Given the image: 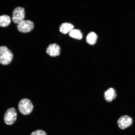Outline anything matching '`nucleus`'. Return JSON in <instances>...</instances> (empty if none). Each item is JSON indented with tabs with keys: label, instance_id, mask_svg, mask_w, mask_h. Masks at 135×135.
<instances>
[{
	"label": "nucleus",
	"instance_id": "1",
	"mask_svg": "<svg viewBox=\"0 0 135 135\" xmlns=\"http://www.w3.org/2000/svg\"><path fill=\"white\" fill-rule=\"evenodd\" d=\"M13 58V55L11 50L5 46L0 47V64L7 65L11 63Z\"/></svg>",
	"mask_w": 135,
	"mask_h": 135
},
{
	"label": "nucleus",
	"instance_id": "2",
	"mask_svg": "<svg viewBox=\"0 0 135 135\" xmlns=\"http://www.w3.org/2000/svg\"><path fill=\"white\" fill-rule=\"evenodd\" d=\"M18 107L20 112L24 115L30 114L33 108L32 103L29 99L27 98L21 99L18 103Z\"/></svg>",
	"mask_w": 135,
	"mask_h": 135
},
{
	"label": "nucleus",
	"instance_id": "3",
	"mask_svg": "<svg viewBox=\"0 0 135 135\" xmlns=\"http://www.w3.org/2000/svg\"><path fill=\"white\" fill-rule=\"evenodd\" d=\"M17 116V111L14 108L8 109L4 114V120L5 123L8 125L13 124L16 120Z\"/></svg>",
	"mask_w": 135,
	"mask_h": 135
},
{
	"label": "nucleus",
	"instance_id": "4",
	"mask_svg": "<svg viewBox=\"0 0 135 135\" xmlns=\"http://www.w3.org/2000/svg\"><path fill=\"white\" fill-rule=\"evenodd\" d=\"M25 17V9L23 7H18L13 9L12 19L15 23L18 24L24 21Z\"/></svg>",
	"mask_w": 135,
	"mask_h": 135
},
{
	"label": "nucleus",
	"instance_id": "5",
	"mask_svg": "<svg viewBox=\"0 0 135 135\" xmlns=\"http://www.w3.org/2000/svg\"><path fill=\"white\" fill-rule=\"evenodd\" d=\"M34 23L32 21L30 20H24L18 23L17 28L18 31L21 33L29 32L33 28Z\"/></svg>",
	"mask_w": 135,
	"mask_h": 135
},
{
	"label": "nucleus",
	"instance_id": "6",
	"mask_svg": "<svg viewBox=\"0 0 135 135\" xmlns=\"http://www.w3.org/2000/svg\"><path fill=\"white\" fill-rule=\"evenodd\" d=\"M133 123L132 118L127 115L121 116L117 121L118 127L122 129H125L129 127Z\"/></svg>",
	"mask_w": 135,
	"mask_h": 135
},
{
	"label": "nucleus",
	"instance_id": "7",
	"mask_svg": "<svg viewBox=\"0 0 135 135\" xmlns=\"http://www.w3.org/2000/svg\"><path fill=\"white\" fill-rule=\"evenodd\" d=\"M46 51L47 54L51 56H58L60 54V47L57 44H51L47 47Z\"/></svg>",
	"mask_w": 135,
	"mask_h": 135
},
{
	"label": "nucleus",
	"instance_id": "8",
	"mask_svg": "<svg viewBox=\"0 0 135 135\" xmlns=\"http://www.w3.org/2000/svg\"><path fill=\"white\" fill-rule=\"evenodd\" d=\"M117 93L115 89L113 88H109L104 93L105 100L108 102H110L116 98Z\"/></svg>",
	"mask_w": 135,
	"mask_h": 135
},
{
	"label": "nucleus",
	"instance_id": "9",
	"mask_svg": "<svg viewBox=\"0 0 135 135\" xmlns=\"http://www.w3.org/2000/svg\"><path fill=\"white\" fill-rule=\"evenodd\" d=\"M74 26L71 23H65L60 25V31L62 33L66 34L69 33L74 29Z\"/></svg>",
	"mask_w": 135,
	"mask_h": 135
},
{
	"label": "nucleus",
	"instance_id": "10",
	"mask_svg": "<svg viewBox=\"0 0 135 135\" xmlns=\"http://www.w3.org/2000/svg\"><path fill=\"white\" fill-rule=\"evenodd\" d=\"M11 22L10 16L7 15H3L0 16V26L5 27L9 25Z\"/></svg>",
	"mask_w": 135,
	"mask_h": 135
},
{
	"label": "nucleus",
	"instance_id": "11",
	"mask_svg": "<svg viewBox=\"0 0 135 135\" xmlns=\"http://www.w3.org/2000/svg\"><path fill=\"white\" fill-rule=\"evenodd\" d=\"M97 38L98 36L97 34L94 32H92L87 35L86 37V40L89 44L93 45L97 42Z\"/></svg>",
	"mask_w": 135,
	"mask_h": 135
},
{
	"label": "nucleus",
	"instance_id": "12",
	"mask_svg": "<svg viewBox=\"0 0 135 135\" xmlns=\"http://www.w3.org/2000/svg\"><path fill=\"white\" fill-rule=\"evenodd\" d=\"M69 35L71 37L77 40H80L83 38L82 33L79 30L73 29L69 33Z\"/></svg>",
	"mask_w": 135,
	"mask_h": 135
},
{
	"label": "nucleus",
	"instance_id": "13",
	"mask_svg": "<svg viewBox=\"0 0 135 135\" xmlns=\"http://www.w3.org/2000/svg\"><path fill=\"white\" fill-rule=\"evenodd\" d=\"M30 135H47L45 131L42 130H37L31 133Z\"/></svg>",
	"mask_w": 135,
	"mask_h": 135
}]
</instances>
